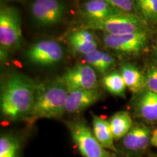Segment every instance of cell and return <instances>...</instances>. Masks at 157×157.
<instances>
[{
    "mask_svg": "<svg viewBox=\"0 0 157 157\" xmlns=\"http://www.w3.org/2000/svg\"><path fill=\"white\" fill-rule=\"evenodd\" d=\"M83 58L89 66L101 74L106 73L115 64L114 58L111 55L99 50L84 55Z\"/></svg>",
    "mask_w": 157,
    "mask_h": 157,
    "instance_id": "cell-17",
    "label": "cell"
},
{
    "mask_svg": "<svg viewBox=\"0 0 157 157\" xmlns=\"http://www.w3.org/2000/svg\"><path fill=\"white\" fill-rule=\"evenodd\" d=\"M156 52L157 55V36H156Z\"/></svg>",
    "mask_w": 157,
    "mask_h": 157,
    "instance_id": "cell-26",
    "label": "cell"
},
{
    "mask_svg": "<svg viewBox=\"0 0 157 157\" xmlns=\"http://www.w3.org/2000/svg\"><path fill=\"white\" fill-rule=\"evenodd\" d=\"M101 98V93L98 88L68 92L66 112L69 113L82 112L97 103Z\"/></svg>",
    "mask_w": 157,
    "mask_h": 157,
    "instance_id": "cell-10",
    "label": "cell"
},
{
    "mask_svg": "<svg viewBox=\"0 0 157 157\" xmlns=\"http://www.w3.org/2000/svg\"><path fill=\"white\" fill-rule=\"evenodd\" d=\"M72 140L83 157H109V154L100 144L93 130L82 121L67 124Z\"/></svg>",
    "mask_w": 157,
    "mask_h": 157,
    "instance_id": "cell-5",
    "label": "cell"
},
{
    "mask_svg": "<svg viewBox=\"0 0 157 157\" xmlns=\"http://www.w3.org/2000/svg\"><path fill=\"white\" fill-rule=\"evenodd\" d=\"M37 84L21 73H13L1 88L0 109L8 121L26 120L34 105Z\"/></svg>",
    "mask_w": 157,
    "mask_h": 157,
    "instance_id": "cell-1",
    "label": "cell"
},
{
    "mask_svg": "<svg viewBox=\"0 0 157 157\" xmlns=\"http://www.w3.org/2000/svg\"><path fill=\"white\" fill-rule=\"evenodd\" d=\"M21 20L19 11L13 6H5L0 10L1 50L15 49L22 41Z\"/></svg>",
    "mask_w": 157,
    "mask_h": 157,
    "instance_id": "cell-4",
    "label": "cell"
},
{
    "mask_svg": "<svg viewBox=\"0 0 157 157\" xmlns=\"http://www.w3.org/2000/svg\"><path fill=\"white\" fill-rule=\"evenodd\" d=\"M82 10L88 21H102L123 13L104 0H88Z\"/></svg>",
    "mask_w": 157,
    "mask_h": 157,
    "instance_id": "cell-13",
    "label": "cell"
},
{
    "mask_svg": "<svg viewBox=\"0 0 157 157\" xmlns=\"http://www.w3.org/2000/svg\"><path fill=\"white\" fill-rule=\"evenodd\" d=\"M95 36L87 29L74 31L68 37V42H92L95 41Z\"/></svg>",
    "mask_w": 157,
    "mask_h": 157,
    "instance_id": "cell-24",
    "label": "cell"
},
{
    "mask_svg": "<svg viewBox=\"0 0 157 157\" xmlns=\"http://www.w3.org/2000/svg\"><path fill=\"white\" fill-rule=\"evenodd\" d=\"M68 91L57 81L37 84L34 105L26 121L32 125L42 119H58L66 112Z\"/></svg>",
    "mask_w": 157,
    "mask_h": 157,
    "instance_id": "cell-2",
    "label": "cell"
},
{
    "mask_svg": "<svg viewBox=\"0 0 157 157\" xmlns=\"http://www.w3.org/2000/svg\"><path fill=\"white\" fill-rule=\"evenodd\" d=\"M151 129L146 125L136 124L121 139V146L131 153L144 151L151 143Z\"/></svg>",
    "mask_w": 157,
    "mask_h": 157,
    "instance_id": "cell-12",
    "label": "cell"
},
{
    "mask_svg": "<svg viewBox=\"0 0 157 157\" xmlns=\"http://www.w3.org/2000/svg\"><path fill=\"white\" fill-rule=\"evenodd\" d=\"M151 145H153V146L157 148V128L153 131L151 133Z\"/></svg>",
    "mask_w": 157,
    "mask_h": 157,
    "instance_id": "cell-25",
    "label": "cell"
},
{
    "mask_svg": "<svg viewBox=\"0 0 157 157\" xmlns=\"http://www.w3.org/2000/svg\"><path fill=\"white\" fill-rule=\"evenodd\" d=\"M140 17L148 22H157V0H134Z\"/></svg>",
    "mask_w": 157,
    "mask_h": 157,
    "instance_id": "cell-20",
    "label": "cell"
},
{
    "mask_svg": "<svg viewBox=\"0 0 157 157\" xmlns=\"http://www.w3.org/2000/svg\"><path fill=\"white\" fill-rule=\"evenodd\" d=\"M69 43L75 52L83 56L98 50V43L95 40L92 42H70Z\"/></svg>",
    "mask_w": 157,
    "mask_h": 157,
    "instance_id": "cell-22",
    "label": "cell"
},
{
    "mask_svg": "<svg viewBox=\"0 0 157 157\" xmlns=\"http://www.w3.org/2000/svg\"><path fill=\"white\" fill-rule=\"evenodd\" d=\"M0 157H21V144L15 135L12 134L1 135Z\"/></svg>",
    "mask_w": 157,
    "mask_h": 157,
    "instance_id": "cell-19",
    "label": "cell"
},
{
    "mask_svg": "<svg viewBox=\"0 0 157 157\" xmlns=\"http://www.w3.org/2000/svg\"><path fill=\"white\" fill-rule=\"evenodd\" d=\"M103 43L106 48L124 54H137L143 50L148 42L146 31L113 35L104 34Z\"/></svg>",
    "mask_w": 157,
    "mask_h": 157,
    "instance_id": "cell-7",
    "label": "cell"
},
{
    "mask_svg": "<svg viewBox=\"0 0 157 157\" xmlns=\"http://www.w3.org/2000/svg\"><path fill=\"white\" fill-rule=\"evenodd\" d=\"M93 132L100 144L106 150L117 151L109 121L97 115L93 116Z\"/></svg>",
    "mask_w": 157,
    "mask_h": 157,
    "instance_id": "cell-15",
    "label": "cell"
},
{
    "mask_svg": "<svg viewBox=\"0 0 157 157\" xmlns=\"http://www.w3.org/2000/svg\"><path fill=\"white\" fill-rule=\"evenodd\" d=\"M144 74L146 88L157 94V64L149 65Z\"/></svg>",
    "mask_w": 157,
    "mask_h": 157,
    "instance_id": "cell-21",
    "label": "cell"
},
{
    "mask_svg": "<svg viewBox=\"0 0 157 157\" xmlns=\"http://www.w3.org/2000/svg\"><path fill=\"white\" fill-rule=\"evenodd\" d=\"M34 21L41 26H52L63 18L66 6L60 0H34L30 5Z\"/></svg>",
    "mask_w": 157,
    "mask_h": 157,
    "instance_id": "cell-9",
    "label": "cell"
},
{
    "mask_svg": "<svg viewBox=\"0 0 157 157\" xmlns=\"http://www.w3.org/2000/svg\"><path fill=\"white\" fill-rule=\"evenodd\" d=\"M120 73L127 88L132 93L136 95L146 89L145 74L135 65L129 63H123L121 66Z\"/></svg>",
    "mask_w": 157,
    "mask_h": 157,
    "instance_id": "cell-14",
    "label": "cell"
},
{
    "mask_svg": "<svg viewBox=\"0 0 157 157\" xmlns=\"http://www.w3.org/2000/svg\"><path fill=\"white\" fill-rule=\"evenodd\" d=\"M103 85L109 93L113 95L124 98L127 86L120 71H113L107 74L103 78Z\"/></svg>",
    "mask_w": 157,
    "mask_h": 157,
    "instance_id": "cell-18",
    "label": "cell"
},
{
    "mask_svg": "<svg viewBox=\"0 0 157 157\" xmlns=\"http://www.w3.org/2000/svg\"><path fill=\"white\" fill-rule=\"evenodd\" d=\"M68 92L98 88L95 70L88 64H77L57 78Z\"/></svg>",
    "mask_w": 157,
    "mask_h": 157,
    "instance_id": "cell-6",
    "label": "cell"
},
{
    "mask_svg": "<svg viewBox=\"0 0 157 157\" xmlns=\"http://www.w3.org/2000/svg\"><path fill=\"white\" fill-rule=\"evenodd\" d=\"M133 110L137 117L149 122L157 121V94L148 89L136 94Z\"/></svg>",
    "mask_w": 157,
    "mask_h": 157,
    "instance_id": "cell-11",
    "label": "cell"
},
{
    "mask_svg": "<svg viewBox=\"0 0 157 157\" xmlns=\"http://www.w3.org/2000/svg\"><path fill=\"white\" fill-rule=\"evenodd\" d=\"M144 20L135 13H121L102 21H88L85 29L101 31L105 34H124L146 31Z\"/></svg>",
    "mask_w": 157,
    "mask_h": 157,
    "instance_id": "cell-3",
    "label": "cell"
},
{
    "mask_svg": "<svg viewBox=\"0 0 157 157\" xmlns=\"http://www.w3.org/2000/svg\"><path fill=\"white\" fill-rule=\"evenodd\" d=\"M123 13H133L135 10L134 0H104Z\"/></svg>",
    "mask_w": 157,
    "mask_h": 157,
    "instance_id": "cell-23",
    "label": "cell"
},
{
    "mask_svg": "<svg viewBox=\"0 0 157 157\" xmlns=\"http://www.w3.org/2000/svg\"><path fill=\"white\" fill-rule=\"evenodd\" d=\"M63 56L62 46L54 40L39 41L31 44L25 52V58L29 62L42 66H54Z\"/></svg>",
    "mask_w": 157,
    "mask_h": 157,
    "instance_id": "cell-8",
    "label": "cell"
},
{
    "mask_svg": "<svg viewBox=\"0 0 157 157\" xmlns=\"http://www.w3.org/2000/svg\"><path fill=\"white\" fill-rule=\"evenodd\" d=\"M109 121L115 140H121L133 127L130 114L124 111L115 113Z\"/></svg>",
    "mask_w": 157,
    "mask_h": 157,
    "instance_id": "cell-16",
    "label": "cell"
}]
</instances>
